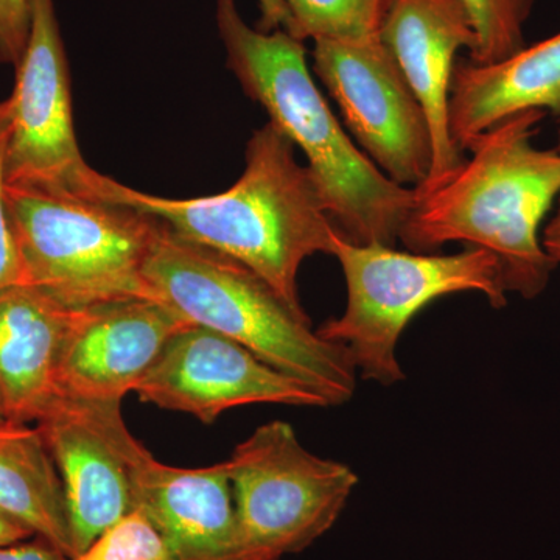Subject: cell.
Returning <instances> with one entry per match:
<instances>
[{"mask_svg":"<svg viewBox=\"0 0 560 560\" xmlns=\"http://www.w3.org/2000/svg\"><path fill=\"white\" fill-rule=\"evenodd\" d=\"M547 113L525 110L493 125L469 145L471 156L433 189L418 191L399 241L412 253L466 243L495 256L504 289L534 300L558 264L539 234L560 197V151L534 145Z\"/></svg>","mask_w":560,"mask_h":560,"instance_id":"1","label":"cell"},{"mask_svg":"<svg viewBox=\"0 0 560 560\" xmlns=\"http://www.w3.org/2000/svg\"><path fill=\"white\" fill-rule=\"evenodd\" d=\"M217 27L228 68L302 150L337 230L360 245H396L418 195L389 179L345 131L312 79L304 40L250 27L235 0L217 2Z\"/></svg>","mask_w":560,"mask_h":560,"instance_id":"2","label":"cell"},{"mask_svg":"<svg viewBox=\"0 0 560 560\" xmlns=\"http://www.w3.org/2000/svg\"><path fill=\"white\" fill-rule=\"evenodd\" d=\"M245 171L221 194L165 198L105 176L101 198L160 220L178 237L241 261L291 308L305 313L298 275L305 259L331 254L335 226L307 165L293 142L268 121L254 131Z\"/></svg>","mask_w":560,"mask_h":560,"instance_id":"3","label":"cell"},{"mask_svg":"<svg viewBox=\"0 0 560 560\" xmlns=\"http://www.w3.org/2000/svg\"><path fill=\"white\" fill-rule=\"evenodd\" d=\"M145 278L189 323L238 342L316 390L329 407L352 399L359 372L345 346L319 337L305 313L241 261L184 241L160 221Z\"/></svg>","mask_w":560,"mask_h":560,"instance_id":"4","label":"cell"},{"mask_svg":"<svg viewBox=\"0 0 560 560\" xmlns=\"http://www.w3.org/2000/svg\"><path fill=\"white\" fill-rule=\"evenodd\" d=\"M22 283L69 311L160 300L145 265L160 221L119 202L5 186Z\"/></svg>","mask_w":560,"mask_h":560,"instance_id":"5","label":"cell"},{"mask_svg":"<svg viewBox=\"0 0 560 560\" xmlns=\"http://www.w3.org/2000/svg\"><path fill=\"white\" fill-rule=\"evenodd\" d=\"M330 256L340 261L348 301L338 318L316 331L324 340L345 346L361 378L382 386L404 381L397 345L431 302L477 291L492 307L508 304L499 260L485 249L469 246L451 256L412 253L378 243L360 245L337 230Z\"/></svg>","mask_w":560,"mask_h":560,"instance_id":"6","label":"cell"},{"mask_svg":"<svg viewBox=\"0 0 560 560\" xmlns=\"http://www.w3.org/2000/svg\"><path fill=\"white\" fill-rule=\"evenodd\" d=\"M224 463L243 550L257 560L311 547L337 523L359 485L355 471L313 455L282 420L259 427Z\"/></svg>","mask_w":560,"mask_h":560,"instance_id":"7","label":"cell"},{"mask_svg":"<svg viewBox=\"0 0 560 560\" xmlns=\"http://www.w3.org/2000/svg\"><path fill=\"white\" fill-rule=\"evenodd\" d=\"M14 69L5 186L102 200L105 175L84 161L77 140L55 0H32L31 36Z\"/></svg>","mask_w":560,"mask_h":560,"instance_id":"8","label":"cell"},{"mask_svg":"<svg viewBox=\"0 0 560 560\" xmlns=\"http://www.w3.org/2000/svg\"><path fill=\"white\" fill-rule=\"evenodd\" d=\"M313 69L361 151L389 179L418 189L429 178V119L382 38L315 40Z\"/></svg>","mask_w":560,"mask_h":560,"instance_id":"9","label":"cell"},{"mask_svg":"<svg viewBox=\"0 0 560 560\" xmlns=\"http://www.w3.org/2000/svg\"><path fill=\"white\" fill-rule=\"evenodd\" d=\"M36 425L60 471L75 558L135 510L136 475L150 452L128 430L121 401L58 397Z\"/></svg>","mask_w":560,"mask_h":560,"instance_id":"10","label":"cell"},{"mask_svg":"<svg viewBox=\"0 0 560 560\" xmlns=\"http://www.w3.org/2000/svg\"><path fill=\"white\" fill-rule=\"evenodd\" d=\"M135 393L145 404L213 423L250 404L329 407L316 390L289 377L217 331L190 324L173 335Z\"/></svg>","mask_w":560,"mask_h":560,"instance_id":"11","label":"cell"},{"mask_svg":"<svg viewBox=\"0 0 560 560\" xmlns=\"http://www.w3.org/2000/svg\"><path fill=\"white\" fill-rule=\"evenodd\" d=\"M190 324L158 300L114 302L77 313L58 364V397L124 400L173 335Z\"/></svg>","mask_w":560,"mask_h":560,"instance_id":"12","label":"cell"},{"mask_svg":"<svg viewBox=\"0 0 560 560\" xmlns=\"http://www.w3.org/2000/svg\"><path fill=\"white\" fill-rule=\"evenodd\" d=\"M381 38L429 119L433 164L416 190L433 189L466 160L448 130V97L456 55L474 54L477 35L459 0H390Z\"/></svg>","mask_w":560,"mask_h":560,"instance_id":"13","label":"cell"},{"mask_svg":"<svg viewBox=\"0 0 560 560\" xmlns=\"http://www.w3.org/2000/svg\"><path fill=\"white\" fill-rule=\"evenodd\" d=\"M135 510L161 530L175 560H257L242 547L226 463L178 469L149 453L136 475Z\"/></svg>","mask_w":560,"mask_h":560,"instance_id":"14","label":"cell"},{"mask_svg":"<svg viewBox=\"0 0 560 560\" xmlns=\"http://www.w3.org/2000/svg\"><path fill=\"white\" fill-rule=\"evenodd\" d=\"M77 313L27 283L0 291V401L7 419L38 422L58 399V364Z\"/></svg>","mask_w":560,"mask_h":560,"instance_id":"15","label":"cell"},{"mask_svg":"<svg viewBox=\"0 0 560 560\" xmlns=\"http://www.w3.org/2000/svg\"><path fill=\"white\" fill-rule=\"evenodd\" d=\"M530 109L560 116V32L506 60L456 61L448 130L460 151L493 125Z\"/></svg>","mask_w":560,"mask_h":560,"instance_id":"16","label":"cell"},{"mask_svg":"<svg viewBox=\"0 0 560 560\" xmlns=\"http://www.w3.org/2000/svg\"><path fill=\"white\" fill-rule=\"evenodd\" d=\"M0 515L73 558L65 489L43 433L7 418H0Z\"/></svg>","mask_w":560,"mask_h":560,"instance_id":"17","label":"cell"},{"mask_svg":"<svg viewBox=\"0 0 560 560\" xmlns=\"http://www.w3.org/2000/svg\"><path fill=\"white\" fill-rule=\"evenodd\" d=\"M390 0H283L291 16L290 35L304 40L381 38Z\"/></svg>","mask_w":560,"mask_h":560,"instance_id":"18","label":"cell"},{"mask_svg":"<svg viewBox=\"0 0 560 560\" xmlns=\"http://www.w3.org/2000/svg\"><path fill=\"white\" fill-rule=\"evenodd\" d=\"M477 35V49L467 60L490 65L506 60L525 44V25L534 0H459Z\"/></svg>","mask_w":560,"mask_h":560,"instance_id":"19","label":"cell"},{"mask_svg":"<svg viewBox=\"0 0 560 560\" xmlns=\"http://www.w3.org/2000/svg\"><path fill=\"white\" fill-rule=\"evenodd\" d=\"M72 560H175L161 530L145 512L132 510L103 530Z\"/></svg>","mask_w":560,"mask_h":560,"instance_id":"20","label":"cell"},{"mask_svg":"<svg viewBox=\"0 0 560 560\" xmlns=\"http://www.w3.org/2000/svg\"><path fill=\"white\" fill-rule=\"evenodd\" d=\"M11 124V101H0V291L22 283V267L5 202V162Z\"/></svg>","mask_w":560,"mask_h":560,"instance_id":"21","label":"cell"},{"mask_svg":"<svg viewBox=\"0 0 560 560\" xmlns=\"http://www.w3.org/2000/svg\"><path fill=\"white\" fill-rule=\"evenodd\" d=\"M32 25V0H0V62L20 65Z\"/></svg>","mask_w":560,"mask_h":560,"instance_id":"22","label":"cell"},{"mask_svg":"<svg viewBox=\"0 0 560 560\" xmlns=\"http://www.w3.org/2000/svg\"><path fill=\"white\" fill-rule=\"evenodd\" d=\"M0 560H72L43 537L0 545Z\"/></svg>","mask_w":560,"mask_h":560,"instance_id":"23","label":"cell"},{"mask_svg":"<svg viewBox=\"0 0 560 560\" xmlns=\"http://www.w3.org/2000/svg\"><path fill=\"white\" fill-rule=\"evenodd\" d=\"M260 10L259 31L291 32V16L283 0H257Z\"/></svg>","mask_w":560,"mask_h":560,"instance_id":"24","label":"cell"},{"mask_svg":"<svg viewBox=\"0 0 560 560\" xmlns=\"http://www.w3.org/2000/svg\"><path fill=\"white\" fill-rule=\"evenodd\" d=\"M541 245L556 264H560V197L556 205L555 215L548 221L541 234Z\"/></svg>","mask_w":560,"mask_h":560,"instance_id":"25","label":"cell"},{"mask_svg":"<svg viewBox=\"0 0 560 560\" xmlns=\"http://www.w3.org/2000/svg\"><path fill=\"white\" fill-rule=\"evenodd\" d=\"M33 536H35V534H33L32 530L0 515V545L31 539Z\"/></svg>","mask_w":560,"mask_h":560,"instance_id":"26","label":"cell"},{"mask_svg":"<svg viewBox=\"0 0 560 560\" xmlns=\"http://www.w3.org/2000/svg\"><path fill=\"white\" fill-rule=\"evenodd\" d=\"M0 418H5V415H3L2 401H0Z\"/></svg>","mask_w":560,"mask_h":560,"instance_id":"27","label":"cell"},{"mask_svg":"<svg viewBox=\"0 0 560 560\" xmlns=\"http://www.w3.org/2000/svg\"><path fill=\"white\" fill-rule=\"evenodd\" d=\"M560 151V128H559V135H558V147H556Z\"/></svg>","mask_w":560,"mask_h":560,"instance_id":"28","label":"cell"}]
</instances>
